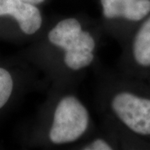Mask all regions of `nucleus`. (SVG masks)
<instances>
[{"mask_svg":"<svg viewBox=\"0 0 150 150\" xmlns=\"http://www.w3.org/2000/svg\"><path fill=\"white\" fill-rule=\"evenodd\" d=\"M48 85L40 73L21 57L15 61L0 60V113L23 93Z\"/></svg>","mask_w":150,"mask_h":150,"instance_id":"6","label":"nucleus"},{"mask_svg":"<svg viewBox=\"0 0 150 150\" xmlns=\"http://www.w3.org/2000/svg\"><path fill=\"white\" fill-rule=\"evenodd\" d=\"M24 1H26L28 3H30V4H33L34 5H38L41 7L43 4H45L48 0H24Z\"/></svg>","mask_w":150,"mask_h":150,"instance_id":"9","label":"nucleus"},{"mask_svg":"<svg viewBox=\"0 0 150 150\" xmlns=\"http://www.w3.org/2000/svg\"><path fill=\"white\" fill-rule=\"evenodd\" d=\"M104 35L99 19L85 14L48 18L39 36L19 57L33 66L49 85L77 86L86 73L99 64Z\"/></svg>","mask_w":150,"mask_h":150,"instance_id":"1","label":"nucleus"},{"mask_svg":"<svg viewBox=\"0 0 150 150\" xmlns=\"http://www.w3.org/2000/svg\"><path fill=\"white\" fill-rule=\"evenodd\" d=\"M71 149L78 150H116L121 149V146L117 139L101 129H98L95 133L85 140L74 145Z\"/></svg>","mask_w":150,"mask_h":150,"instance_id":"8","label":"nucleus"},{"mask_svg":"<svg viewBox=\"0 0 150 150\" xmlns=\"http://www.w3.org/2000/svg\"><path fill=\"white\" fill-rule=\"evenodd\" d=\"M90 110L76 91V86L50 84L46 98L27 134L30 147H72L95 133Z\"/></svg>","mask_w":150,"mask_h":150,"instance_id":"3","label":"nucleus"},{"mask_svg":"<svg viewBox=\"0 0 150 150\" xmlns=\"http://www.w3.org/2000/svg\"><path fill=\"white\" fill-rule=\"evenodd\" d=\"M121 47L116 70L150 83V15L130 33Z\"/></svg>","mask_w":150,"mask_h":150,"instance_id":"7","label":"nucleus"},{"mask_svg":"<svg viewBox=\"0 0 150 150\" xmlns=\"http://www.w3.org/2000/svg\"><path fill=\"white\" fill-rule=\"evenodd\" d=\"M48 21L40 6L24 0H0V38L28 44Z\"/></svg>","mask_w":150,"mask_h":150,"instance_id":"4","label":"nucleus"},{"mask_svg":"<svg viewBox=\"0 0 150 150\" xmlns=\"http://www.w3.org/2000/svg\"><path fill=\"white\" fill-rule=\"evenodd\" d=\"M93 70L100 129L116 139L121 149L150 150V83L100 64Z\"/></svg>","mask_w":150,"mask_h":150,"instance_id":"2","label":"nucleus"},{"mask_svg":"<svg viewBox=\"0 0 150 150\" xmlns=\"http://www.w3.org/2000/svg\"><path fill=\"white\" fill-rule=\"evenodd\" d=\"M103 29L122 46L130 33L150 15V0H98Z\"/></svg>","mask_w":150,"mask_h":150,"instance_id":"5","label":"nucleus"}]
</instances>
